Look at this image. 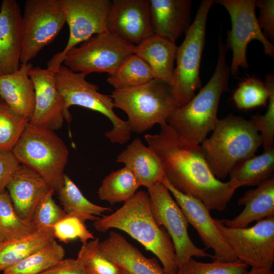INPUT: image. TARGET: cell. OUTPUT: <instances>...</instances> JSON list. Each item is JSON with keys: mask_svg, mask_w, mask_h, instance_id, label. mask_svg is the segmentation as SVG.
Returning a JSON list of instances; mask_svg holds the SVG:
<instances>
[{"mask_svg": "<svg viewBox=\"0 0 274 274\" xmlns=\"http://www.w3.org/2000/svg\"><path fill=\"white\" fill-rule=\"evenodd\" d=\"M145 139L162 165L165 178L179 192L201 201L209 210H224L241 187L233 179L222 182L212 173L200 145L177 133L167 124Z\"/></svg>", "mask_w": 274, "mask_h": 274, "instance_id": "1", "label": "cell"}, {"mask_svg": "<svg viewBox=\"0 0 274 274\" xmlns=\"http://www.w3.org/2000/svg\"><path fill=\"white\" fill-rule=\"evenodd\" d=\"M93 226L101 232L111 228L126 232L157 257L165 274L177 272L174 246L166 229L156 222L147 192H136L115 212L94 221Z\"/></svg>", "mask_w": 274, "mask_h": 274, "instance_id": "2", "label": "cell"}, {"mask_svg": "<svg viewBox=\"0 0 274 274\" xmlns=\"http://www.w3.org/2000/svg\"><path fill=\"white\" fill-rule=\"evenodd\" d=\"M217 65L209 82L187 104L176 109L166 124L187 140L200 145L213 130L222 93L228 89L230 73L226 58L227 48L219 38Z\"/></svg>", "mask_w": 274, "mask_h": 274, "instance_id": "3", "label": "cell"}, {"mask_svg": "<svg viewBox=\"0 0 274 274\" xmlns=\"http://www.w3.org/2000/svg\"><path fill=\"white\" fill-rule=\"evenodd\" d=\"M200 146L215 176L225 179L238 163L255 155L262 140L252 122L230 114L218 119L212 131Z\"/></svg>", "mask_w": 274, "mask_h": 274, "instance_id": "4", "label": "cell"}, {"mask_svg": "<svg viewBox=\"0 0 274 274\" xmlns=\"http://www.w3.org/2000/svg\"><path fill=\"white\" fill-rule=\"evenodd\" d=\"M110 96L114 108L123 111L131 132L142 133L154 125L166 123L178 107L170 87L154 79L136 86L114 89Z\"/></svg>", "mask_w": 274, "mask_h": 274, "instance_id": "5", "label": "cell"}, {"mask_svg": "<svg viewBox=\"0 0 274 274\" xmlns=\"http://www.w3.org/2000/svg\"><path fill=\"white\" fill-rule=\"evenodd\" d=\"M12 152L20 164L39 174L55 191L62 187L68 150L54 131L29 122Z\"/></svg>", "mask_w": 274, "mask_h": 274, "instance_id": "6", "label": "cell"}, {"mask_svg": "<svg viewBox=\"0 0 274 274\" xmlns=\"http://www.w3.org/2000/svg\"><path fill=\"white\" fill-rule=\"evenodd\" d=\"M86 76L75 72L63 64L55 72V85L63 99L65 111L70 113V107L79 106L101 113L112 124V128L106 132L105 136L112 143H127L131 133L127 121L115 113L110 95L98 92V86L88 82Z\"/></svg>", "mask_w": 274, "mask_h": 274, "instance_id": "7", "label": "cell"}, {"mask_svg": "<svg viewBox=\"0 0 274 274\" xmlns=\"http://www.w3.org/2000/svg\"><path fill=\"white\" fill-rule=\"evenodd\" d=\"M214 0L201 2L195 19L177 46L171 91L178 108L187 104L200 87V64L204 48L207 16Z\"/></svg>", "mask_w": 274, "mask_h": 274, "instance_id": "8", "label": "cell"}, {"mask_svg": "<svg viewBox=\"0 0 274 274\" xmlns=\"http://www.w3.org/2000/svg\"><path fill=\"white\" fill-rule=\"evenodd\" d=\"M134 46L109 31L95 35L65 54L63 65L77 73L115 72L131 55Z\"/></svg>", "mask_w": 274, "mask_h": 274, "instance_id": "9", "label": "cell"}, {"mask_svg": "<svg viewBox=\"0 0 274 274\" xmlns=\"http://www.w3.org/2000/svg\"><path fill=\"white\" fill-rule=\"evenodd\" d=\"M65 23L58 0H27L22 17L21 64L36 57L56 38Z\"/></svg>", "mask_w": 274, "mask_h": 274, "instance_id": "10", "label": "cell"}, {"mask_svg": "<svg viewBox=\"0 0 274 274\" xmlns=\"http://www.w3.org/2000/svg\"><path fill=\"white\" fill-rule=\"evenodd\" d=\"M150 207L158 226L163 227L174 246L178 267L193 257L213 256L197 247L189 237L188 222L167 187L161 182L147 188Z\"/></svg>", "mask_w": 274, "mask_h": 274, "instance_id": "11", "label": "cell"}, {"mask_svg": "<svg viewBox=\"0 0 274 274\" xmlns=\"http://www.w3.org/2000/svg\"><path fill=\"white\" fill-rule=\"evenodd\" d=\"M215 223L236 259L252 268L272 269L274 263V216L250 227L229 228Z\"/></svg>", "mask_w": 274, "mask_h": 274, "instance_id": "12", "label": "cell"}, {"mask_svg": "<svg viewBox=\"0 0 274 274\" xmlns=\"http://www.w3.org/2000/svg\"><path fill=\"white\" fill-rule=\"evenodd\" d=\"M67 23L70 35L65 48L48 62L47 68L56 70L72 48L95 35L108 32L107 21L112 5L110 0H58Z\"/></svg>", "mask_w": 274, "mask_h": 274, "instance_id": "13", "label": "cell"}, {"mask_svg": "<svg viewBox=\"0 0 274 274\" xmlns=\"http://www.w3.org/2000/svg\"><path fill=\"white\" fill-rule=\"evenodd\" d=\"M216 3L225 8L231 19L226 46L232 51L230 71L233 75L240 67L248 68L246 52L252 40L260 41L265 54L273 57L274 45L264 35L256 16L255 0H219Z\"/></svg>", "mask_w": 274, "mask_h": 274, "instance_id": "14", "label": "cell"}, {"mask_svg": "<svg viewBox=\"0 0 274 274\" xmlns=\"http://www.w3.org/2000/svg\"><path fill=\"white\" fill-rule=\"evenodd\" d=\"M161 182L169 190L188 223L196 229L202 244L214 251L213 260L237 261L211 217L210 210L199 200L178 191L165 177Z\"/></svg>", "mask_w": 274, "mask_h": 274, "instance_id": "15", "label": "cell"}, {"mask_svg": "<svg viewBox=\"0 0 274 274\" xmlns=\"http://www.w3.org/2000/svg\"><path fill=\"white\" fill-rule=\"evenodd\" d=\"M56 70L32 66L28 75L35 90V105L29 123L55 131L60 129L65 119L72 121L70 113L65 110L63 99L55 82Z\"/></svg>", "mask_w": 274, "mask_h": 274, "instance_id": "16", "label": "cell"}, {"mask_svg": "<svg viewBox=\"0 0 274 274\" xmlns=\"http://www.w3.org/2000/svg\"><path fill=\"white\" fill-rule=\"evenodd\" d=\"M107 29L134 46L154 35L150 18V0L112 1Z\"/></svg>", "mask_w": 274, "mask_h": 274, "instance_id": "17", "label": "cell"}, {"mask_svg": "<svg viewBox=\"0 0 274 274\" xmlns=\"http://www.w3.org/2000/svg\"><path fill=\"white\" fill-rule=\"evenodd\" d=\"M22 17L15 0H3L0 8V76L20 67L22 46Z\"/></svg>", "mask_w": 274, "mask_h": 274, "instance_id": "18", "label": "cell"}, {"mask_svg": "<svg viewBox=\"0 0 274 274\" xmlns=\"http://www.w3.org/2000/svg\"><path fill=\"white\" fill-rule=\"evenodd\" d=\"M6 188L17 215L30 223L38 204L51 189L39 174L22 164Z\"/></svg>", "mask_w": 274, "mask_h": 274, "instance_id": "19", "label": "cell"}, {"mask_svg": "<svg viewBox=\"0 0 274 274\" xmlns=\"http://www.w3.org/2000/svg\"><path fill=\"white\" fill-rule=\"evenodd\" d=\"M191 0H150L154 34L175 43L191 24Z\"/></svg>", "mask_w": 274, "mask_h": 274, "instance_id": "20", "label": "cell"}, {"mask_svg": "<svg viewBox=\"0 0 274 274\" xmlns=\"http://www.w3.org/2000/svg\"><path fill=\"white\" fill-rule=\"evenodd\" d=\"M98 247L106 257L129 274H165L155 258L145 257L118 232L111 231Z\"/></svg>", "mask_w": 274, "mask_h": 274, "instance_id": "21", "label": "cell"}, {"mask_svg": "<svg viewBox=\"0 0 274 274\" xmlns=\"http://www.w3.org/2000/svg\"><path fill=\"white\" fill-rule=\"evenodd\" d=\"M32 65L20 64L15 72L0 76V99L29 121L35 109V90L28 75Z\"/></svg>", "mask_w": 274, "mask_h": 274, "instance_id": "22", "label": "cell"}, {"mask_svg": "<svg viewBox=\"0 0 274 274\" xmlns=\"http://www.w3.org/2000/svg\"><path fill=\"white\" fill-rule=\"evenodd\" d=\"M244 205L243 211L232 219H221L229 228H246L253 221H259L274 216L273 176L257 186L247 191L237 201Z\"/></svg>", "mask_w": 274, "mask_h": 274, "instance_id": "23", "label": "cell"}, {"mask_svg": "<svg viewBox=\"0 0 274 274\" xmlns=\"http://www.w3.org/2000/svg\"><path fill=\"white\" fill-rule=\"evenodd\" d=\"M134 174L141 186L148 188L164 178L161 163L155 152L135 138L116 158Z\"/></svg>", "mask_w": 274, "mask_h": 274, "instance_id": "24", "label": "cell"}, {"mask_svg": "<svg viewBox=\"0 0 274 274\" xmlns=\"http://www.w3.org/2000/svg\"><path fill=\"white\" fill-rule=\"evenodd\" d=\"M177 48L175 43L154 34L135 46L134 54L149 65L155 79L162 81L170 88Z\"/></svg>", "mask_w": 274, "mask_h": 274, "instance_id": "25", "label": "cell"}, {"mask_svg": "<svg viewBox=\"0 0 274 274\" xmlns=\"http://www.w3.org/2000/svg\"><path fill=\"white\" fill-rule=\"evenodd\" d=\"M55 239L53 228L37 229L28 235L5 240L0 245V271L16 264Z\"/></svg>", "mask_w": 274, "mask_h": 274, "instance_id": "26", "label": "cell"}, {"mask_svg": "<svg viewBox=\"0 0 274 274\" xmlns=\"http://www.w3.org/2000/svg\"><path fill=\"white\" fill-rule=\"evenodd\" d=\"M58 199L66 214L75 216L85 222L95 221L112 209L95 204L84 196L72 180L65 174L62 187L57 191Z\"/></svg>", "mask_w": 274, "mask_h": 274, "instance_id": "27", "label": "cell"}, {"mask_svg": "<svg viewBox=\"0 0 274 274\" xmlns=\"http://www.w3.org/2000/svg\"><path fill=\"white\" fill-rule=\"evenodd\" d=\"M274 148L237 164L231 170L230 179L243 186H257L273 177Z\"/></svg>", "mask_w": 274, "mask_h": 274, "instance_id": "28", "label": "cell"}, {"mask_svg": "<svg viewBox=\"0 0 274 274\" xmlns=\"http://www.w3.org/2000/svg\"><path fill=\"white\" fill-rule=\"evenodd\" d=\"M140 186L133 173L124 166L111 172L104 178L97 194L101 200L113 205L130 199Z\"/></svg>", "mask_w": 274, "mask_h": 274, "instance_id": "29", "label": "cell"}, {"mask_svg": "<svg viewBox=\"0 0 274 274\" xmlns=\"http://www.w3.org/2000/svg\"><path fill=\"white\" fill-rule=\"evenodd\" d=\"M65 251L54 239L3 271L4 274H39L63 259Z\"/></svg>", "mask_w": 274, "mask_h": 274, "instance_id": "30", "label": "cell"}, {"mask_svg": "<svg viewBox=\"0 0 274 274\" xmlns=\"http://www.w3.org/2000/svg\"><path fill=\"white\" fill-rule=\"evenodd\" d=\"M265 83L254 77L241 81L233 92L232 100L236 107L242 110L265 106L268 102L270 89L274 86L273 74L266 76Z\"/></svg>", "mask_w": 274, "mask_h": 274, "instance_id": "31", "label": "cell"}, {"mask_svg": "<svg viewBox=\"0 0 274 274\" xmlns=\"http://www.w3.org/2000/svg\"><path fill=\"white\" fill-rule=\"evenodd\" d=\"M155 79L149 65L133 54L113 74L108 75L107 82L114 89L136 86Z\"/></svg>", "mask_w": 274, "mask_h": 274, "instance_id": "32", "label": "cell"}, {"mask_svg": "<svg viewBox=\"0 0 274 274\" xmlns=\"http://www.w3.org/2000/svg\"><path fill=\"white\" fill-rule=\"evenodd\" d=\"M35 230L31 223L17 215L8 192L0 193V233L5 240L19 238Z\"/></svg>", "mask_w": 274, "mask_h": 274, "instance_id": "33", "label": "cell"}, {"mask_svg": "<svg viewBox=\"0 0 274 274\" xmlns=\"http://www.w3.org/2000/svg\"><path fill=\"white\" fill-rule=\"evenodd\" d=\"M29 120L0 101V151H12L26 129Z\"/></svg>", "mask_w": 274, "mask_h": 274, "instance_id": "34", "label": "cell"}, {"mask_svg": "<svg viewBox=\"0 0 274 274\" xmlns=\"http://www.w3.org/2000/svg\"><path fill=\"white\" fill-rule=\"evenodd\" d=\"M97 237L82 245L77 260L87 274H122V269L106 257L98 247Z\"/></svg>", "mask_w": 274, "mask_h": 274, "instance_id": "35", "label": "cell"}, {"mask_svg": "<svg viewBox=\"0 0 274 274\" xmlns=\"http://www.w3.org/2000/svg\"><path fill=\"white\" fill-rule=\"evenodd\" d=\"M248 267L238 260L226 262L214 260L211 262H202L192 258L178 267L174 274H245Z\"/></svg>", "mask_w": 274, "mask_h": 274, "instance_id": "36", "label": "cell"}, {"mask_svg": "<svg viewBox=\"0 0 274 274\" xmlns=\"http://www.w3.org/2000/svg\"><path fill=\"white\" fill-rule=\"evenodd\" d=\"M55 191L51 189L42 199L33 214L31 223L36 229L52 228L66 213L53 198Z\"/></svg>", "mask_w": 274, "mask_h": 274, "instance_id": "37", "label": "cell"}, {"mask_svg": "<svg viewBox=\"0 0 274 274\" xmlns=\"http://www.w3.org/2000/svg\"><path fill=\"white\" fill-rule=\"evenodd\" d=\"M53 231L55 238L65 244L78 238L83 245L95 238L83 221L67 214L53 227Z\"/></svg>", "mask_w": 274, "mask_h": 274, "instance_id": "38", "label": "cell"}, {"mask_svg": "<svg viewBox=\"0 0 274 274\" xmlns=\"http://www.w3.org/2000/svg\"><path fill=\"white\" fill-rule=\"evenodd\" d=\"M268 107L264 115L255 114L251 117L262 140L263 151L273 148L274 142V86L270 89Z\"/></svg>", "mask_w": 274, "mask_h": 274, "instance_id": "39", "label": "cell"}, {"mask_svg": "<svg viewBox=\"0 0 274 274\" xmlns=\"http://www.w3.org/2000/svg\"><path fill=\"white\" fill-rule=\"evenodd\" d=\"M256 7L260 10L257 20L259 25L268 40H274V1L255 0Z\"/></svg>", "mask_w": 274, "mask_h": 274, "instance_id": "40", "label": "cell"}, {"mask_svg": "<svg viewBox=\"0 0 274 274\" xmlns=\"http://www.w3.org/2000/svg\"><path fill=\"white\" fill-rule=\"evenodd\" d=\"M20 165L12 151H0V193L6 191L7 185Z\"/></svg>", "mask_w": 274, "mask_h": 274, "instance_id": "41", "label": "cell"}, {"mask_svg": "<svg viewBox=\"0 0 274 274\" xmlns=\"http://www.w3.org/2000/svg\"><path fill=\"white\" fill-rule=\"evenodd\" d=\"M39 274H87L77 259H63Z\"/></svg>", "mask_w": 274, "mask_h": 274, "instance_id": "42", "label": "cell"}, {"mask_svg": "<svg viewBox=\"0 0 274 274\" xmlns=\"http://www.w3.org/2000/svg\"><path fill=\"white\" fill-rule=\"evenodd\" d=\"M245 274H273L272 269L252 268Z\"/></svg>", "mask_w": 274, "mask_h": 274, "instance_id": "43", "label": "cell"}, {"mask_svg": "<svg viewBox=\"0 0 274 274\" xmlns=\"http://www.w3.org/2000/svg\"><path fill=\"white\" fill-rule=\"evenodd\" d=\"M5 241V238L2 235V234L0 233V245L2 243H3Z\"/></svg>", "mask_w": 274, "mask_h": 274, "instance_id": "44", "label": "cell"}, {"mask_svg": "<svg viewBox=\"0 0 274 274\" xmlns=\"http://www.w3.org/2000/svg\"><path fill=\"white\" fill-rule=\"evenodd\" d=\"M123 271H122V274H129V273H128L127 272H126L125 270H123L122 269Z\"/></svg>", "mask_w": 274, "mask_h": 274, "instance_id": "45", "label": "cell"}, {"mask_svg": "<svg viewBox=\"0 0 274 274\" xmlns=\"http://www.w3.org/2000/svg\"><path fill=\"white\" fill-rule=\"evenodd\" d=\"M1 100V99H0V101Z\"/></svg>", "mask_w": 274, "mask_h": 274, "instance_id": "46", "label": "cell"}]
</instances>
